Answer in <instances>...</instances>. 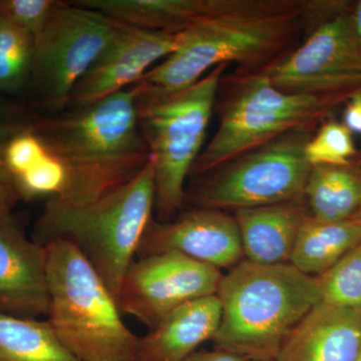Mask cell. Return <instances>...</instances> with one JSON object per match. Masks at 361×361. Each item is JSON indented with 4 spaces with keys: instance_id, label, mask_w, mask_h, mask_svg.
<instances>
[{
    "instance_id": "19",
    "label": "cell",
    "mask_w": 361,
    "mask_h": 361,
    "mask_svg": "<svg viewBox=\"0 0 361 361\" xmlns=\"http://www.w3.org/2000/svg\"><path fill=\"white\" fill-rule=\"evenodd\" d=\"M361 244V217L324 222L308 217L297 236L289 263L318 277Z\"/></svg>"
},
{
    "instance_id": "9",
    "label": "cell",
    "mask_w": 361,
    "mask_h": 361,
    "mask_svg": "<svg viewBox=\"0 0 361 361\" xmlns=\"http://www.w3.org/2000/svg\"><path fill=\"white\" fill-rule=\"evenodd\" d=\"M116 21L75 1H58L35 42L30 85L45 110L68 108L71 92L115 35Z\"/></svg>"
},
{
    "instance_id": "24",
    "label": "cell",
    "mask_w": 361,
    "mask_h": 361,
    "mask_svg": "<svg viewBox=\"0 0 361 361\" xmlns=\"http://www.w3.org/2000/svg\"><path fill=\"white\" fill-rule=\"evenodd\" d=\"M356 154L350 130L337 122L322 126L312 135L305 149L311 167L314 166H349Z\"/></svg>"
},
{
    "instance_id": "7",
    "label": "cell",
    "mask_w": 361,
    "mask_h": 361,
    "mask_svg": "<svg viewBox=\"0 0 361 361\" xmlns=\"http://www.w3.org/2000/svg\"><path fill=\"white\" fill-rule=\"evenodd\" d=\"M230 85L219 106V127L191 174H207L289 130L315 125L345 97L283 92L263 70L243 71Z\"/></svg>"
},
{
    "instance_id": "1",
    "label": "cell",
    "mask_w": 361,
    "mask_h": 361,
    "mask_svg": "<svg viewBox=\"0 0 361 361\" xmlns=\"http://www.w3.org/2000/svg\"><path fill=\"white\" fill-rule=\"evenodd\" d=\"M307 1L238 0L231 8L180 32L178 49L152 68L135 87L169 94L198 82L213 68L235 63L244 71L264 70L304 20Z\"/></svg>"
},
{
    "instance_id": "32",
    "label": "cell",
    "mask_w": 361,
    "mask_h": 361,
    "mask_svg": "<svg viewBox=\"0 0 361 361\" xmlns=\"http://www.w3.org/2000/svg\"><path fill=\"white\" fill-rule=\"evenodd\" d=\"M357 361H361V355L360 356V358H358V360Z\"/></svg>"
},
{
    "instance_id": "8",
    "label": "cell",
    "mask_w": 361,
    "mask_h": 361,
    "mask_svg": "<svg viewBox=\"0 0 361 361\" xmlns=\"http://www.w3.org/2000/svg\"><path fill=\"white\" fill-rule=\"evenodd\" d=\"M313 126L289 130L201 175L185 202L195 208L235 212L302 198L311 170L305 149Z\"/></svg>"
},
{
    "instance_id": "2",
    "label": "cell",
    "mask_w": 361,
    "mask_h": 361,
    "mask_svg": "<svg viewBox=\"0 0 361 361\" xmlns=\"http://www.w3.org/2000/svg\"><path fill=\"white\" fill-rule=\"evenodd\" d=\"M216 295L222 317L214 346L247 361H274L287 337L320 303L317 277L290 263L246 259L223 275Z\"/></svg>"
},
{
    "instance_id": "12",
    "label": "cell",
    "mask_w": 361,
    "mask_h": 361,
    "mask_svg": "<svg viewBox=\"0 0 361 361\" xmlns=\"http://www.w3.org/2000/svg\"><path fill=\"white\" fill-rule=\"evenodd\" d=\"M115 35L71 92L68 108H82L129 89L178 49L180 33L116 23Z\"/></svg>"
},
{
    "instance_id": "30",
    "label": "cell",
    "mask_w": 361,
    "mask_h": 361,
    "mask_svg": "<svg viewBox=\"0 0 361 361\" xmlns=\"http://www.w3.org/2000/svg\"><path fill=\"white\" fill-rule=\"evenodd\" d=\"M353 35L361 51V1L356 4L353 13H349Z\"/></svg>"
},
{
    "instance_id": "21",
    "label": "cell",
    "mask_w": 361,
    "mask_h": 361,
    "mask_svg": "<svg viewBox=\"0 0 361 361\" xmlns=\"http://www.w3.org/2000/svg\"><path fill=\"white\" fill-rule=\"evenodd\" d=\"M0 361H80L61 343L47 320L0 313Z\"/></svg>"
},
{
    "instance_id": "6",
    "label": "cell",
    "mask_w": 361,
    "mask_h": 361,
    "mask_svg": "<svg viewBox=\"0 0 361 361\" xmlns=\"http://www.w3.org/2000/svg\"><path fill=\"white\" fill-rule=\"evenodd\" d=\"M227 66L213 68L196 84L173 94H142L137 89L140 127L153 163L160 222L174 219L185 204V183L203 151Z\"/></svg>"
},
{
    "instance_id": "29",
    "label": "cell",
    "mask_w": 361,
    "mask_h": 361,
    "mask_svg": "<svg viewBox=\"0 0 361 361\" xmlns=\"http://www.w3.org/2000/svg\"><path fill=\"white\" fill-rule=\"evenodd\" d=\"M18 201L13 190L0 180V214L13 212Z\"/></svg>"
},
{
    "instance_id": "25",
    "label": "cell",
    "mask_w": 361,
    "mask_h": 361,
    "mask_svg": "<svg viewBox=\"0 0 361 361\" xmlns=\"http://www.w3.org/2000/svg\"><path fill=\"white\" fill-rule=\"evenodd\" d=\"M56 0H0V18H6L37 40L49 23Z\"/></svg>"
},
{
    "instance_id": "3",
    "label": "cell",
    "mask_w": 361,
    "mask_h": 361,
    "mask_svg": "<svg viewBox=\"0 0 361 361\" xmlns=\"http://www.w3.org/2000/svg\"><path fill=\"white\" fill-rule=\"evenodd\" d=\"M155 198L149 158L139 174L96 201L78 205L47 200L35 223L32 240L42 246L56 240L75 246L118 302L123 277L153 219Z\"/></svg>"
},
{
    "instance_id": "31",
    "label": "cell",
    "mask_w": 361,
    "mask_h": 361,
    "mask_svg": "<svg viewBox=\"0 0 361 361\" xmlns=\"http://www.w3.org/2000/svg\"><path fill=\"white\" fill-rule=\"evenodd\" d=\"M357 216H360V217H361V209H360V213L357 214Z\"/></svg>"
},
{
    "instance_id": "5",
    "label": "cell",
    "mask_w": 361,
    "mask_h": 361,
    "mask_svg": "<svg viewBox=\"0 0 361 361\" xmlns=\"http://www.w3.org/2000/svg\"><path fill=\"white\" fill-rule=\"evenodd\" d=\"M47 322L80 361H137L139 337L123 323L115 297L89 261L66 241L49 242Z\"/></svg>"
},
{
    "instance_id": "23",
    "label": "cell",
    "mask_w": 361,
    "mask_h": 361,
    "mask_svg": "<svg viewBox=\"0 0 361 361\" xmlns=\"http://www.w3.org/2000/svg\"><path fill=\"white\" fill-rule=\"evenodd\" d=\"M317 279L320 303L361 310V244Z\"/></svg>"
},
{
    "instance_id": "20",
    "label": "cell",
    "mask_w": 361,
    "mask_h": 361,
    "mask_svg": "<svg viewBox=\"0 0 361 361\" xmlns=\"http://www.w3.org/2000/svg\"><path fill=\"white\" fill-rule=\"evenodd\" d=\"M303 198L312 219L337 222L355 217L361 209V172L351 165L311 167Z\"/></svg>"
},
{
    "instance_id": "27",
    "label": "cell",
    "mask_w": 361,
    "mask_h": 361,
    "mask_svg": "<svg viewBox=\"0 0 361 361\" xmlns=\"http://www.w3.org/2000/svg\"><path fill=\"white\" fill-rule=\"evenodd\" d=\"M343 125L351 134L361 135V89L349 94L343 114Z\"/></svg>"
},
{
    "instance_id": "28",
    "label": "cell",
    "mask_w": 361,
    "mask_h": 361,
    "mask_svg": "<svg viewBox=\"0 0 361 361\" xmlns=\"http://www.w3.org/2000/svg\"><path fill=\"white\" fill-rule=\"evenodd\" d=\"M184 361H247L243 357L234 355V353H228V351L221 350V349L214 348L212 351L200 350L195 351L193 355L187 357Z\"/></svg>"
},
{
    "instance_id": "15",
    "label": "cell",
    "mask_w": 361,
    "mask_h": 361,
    "mask_svg": "<svg viewBox=\"0 0 361 361\" xmlns=\"http://www.w3.org/2000/svg\"><path fill=\"white\" fill-rule=\"evenodd\" d=\"M361 310L318 303L287 337L274 361H357Z\"/></svg>"
},
{
    "instance_id": "10",
    "label": "cell",
    "mask_w": 361,
    "mask_h": 361,
    "mask_svg": "<svg viewBox=\"0 0 361 361\" xmlns=\"http://www.w3.org/2000/svg\"><path fill=\"white\" fill-rule=\"evenodd\" d=\"M263 71L275 87L292 94L345 97L361 89V51L349 13L318 23L303 44Z\"/></svg>"
},
{
    "instance_id": "14",
    "label": "cell",
    "mask_w": 361,
    "mask_h": 361,
    "mask_svg": "<svg viewBox=\"0 0 361 361\" xmlns=\"http://www.w3.org/2000/svg\"><path fill=\"white\" fill-rule=\"evenodd\" d=\"M49 307L45 247L27 238L13 212L0 214V313L39 319Z\"/></svg>"
},
{
    "instance_id": "16",
    "label": "cell",
    "mask_w": 361,
    "mask_h": 361,
    "mask_svg": "<svg viewBox=\"0 0 361 361\" xmlns=\"http://www.w3.org/2000/svg\"><path fill=\"white\" fill-rule=\"evenodd\" d=\"M222 307L217 295L202 297L176 308L148 334L139 337L137 361H184L219 329Z\"/></svg>"
},
{
    "instance_id": "13",
    "label": "cell",
    "mask_w": 361,
    "mask_h": 361,
    "mask_svg": "<svg viewBox=\"0 0 361 361\" xmlns=\"http://www.w3.org/2000/svg\"><path fill=\"white\" fill-rule=\"evenodd\" d=\"M171 251L218 269H231L244 258L234 216L225 211L195 207L168 222L153 218L135 257Z\"/></svg>"
},
{
    "instance_id": "4",
    "label": "cell",
    "mask_w": 361,
    "mask_h": 361,
    "mask_svg": "<svg viewBox=\"0 0 361 361\" xmlns=\"http://www.w3.org/2000/svg\"><path fill=\"white\" fill-rule=\"evenodd\" d=\"M33 128L54 153L80 170L82 204L129 182L149 160L135 85L59 115H37Z\"/></svg>"
},
{
    "instance_id": "26",
    "label": "cell",
    "mask_w": 361,
    "mask_h": 361,
    "mask_svg": "<svg viewBox=\"0 0 361 361\" xmlns=\"http://www.w3.org/2000/svg\"><path fill=\"white\" fill-rule=\"evenodd\" d=\"M37 116V114L25 104L14 102L9 96L0 92V180L4 184H6L2 170L4 149L11 137L32 127Z\"/></svg>"
},
{
    "instance_id": "11",
    "label": "cell",
    "mask_w": 361,
    "mask_h": 361,
    "mask_svg": "<svg viewBox=\"0 0 361 361\" xmlns=\"http://www.w3.org/2000/svg\"><path fill=\"white\" fill-rule=\"evenodd\" d=\"M222 277L218 268L178 252L135 259L118 292V308L152 329L183 304L216 295Z\"/></svg>"
},
{
    "instance_id": "18",
    "label": "cell",
    "mask_w": 361,
    "mask_h": 361,
    "mask_svg": "<svg viewBox=\"0 0 361 361\" xmlns=\"http://www.w3.org/2000/svg\"><path fill=\"white\" fill-rule=\"evenodd\" d=\"M111 20L152 32L180 33L238 0H77Z\"/></svg>"
},
{
    "instance_id": "22",
    "label": "cell",
    "mask_w": 361,
    "mask_h": 361,
    "mask_svg": "<svg viewBox=\"0 0 361 361\" xmlns=\"http://www.w3.org/2000/svg\"><path fill=\"white\" fill-rule=\"evenodd\" d=\"M35 39L6 18H0V92L20 94L30 85Z\"/></svg>"
},
{
    "instance_id": "17",
    "label": "cell",
    "mask_w": 361,
    "mask_h": 361,
    "mask_svg": "<svg viewBox=\"0 0 361 361\" xmlns=\"http://www.w3.org/2000/svg\"><path fill=\"white\" fill-rule=\"evenodd\" d=\"M244 257L261 265L289 263L310 211L304 198L235 211Z\"/></svg>"
}]
</instances>
